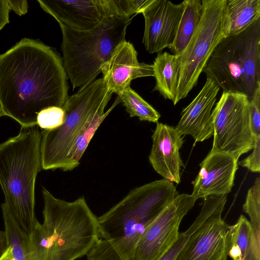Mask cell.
Returning a JSON list of instances; mask_svg holds the SVG:
<instances>
[{
  "label": "cell",
  "mask_w": 260,
  "mask_h": 260,
  "mask_svg": "<svg viewBox=\"0 0 260 260\" xmlns=\"http://www.w3.org/2000/svg\"><path fill=\"white\" fill-rule=\"evenodd\" d=\"M62 57L38 40L23 38L0 54V108L21 127L37 125V115L62 108L69 85Z\"/></svg>",
  "instance_id": "cell-1"
},
{
  "label": "cell",
  "mask_w": 260,
  "mask_h": 260,
  "mask_svg": "<svg viewBox=\"0 0 260 260\" xmlns=\"http://www.w3.org/2000/svg\"><path fill=\"white\" fill-rule=\"evenodd\" d=\"M178 194L173 183L164 179L131 190L98 217V239L87 260H132L147 229Z\"/></svg>",
  "instance_id": "cell-2"
},
{
  "label": "cell",
  "mask_w": 260,
  "mask_h": 260,
  "mask_svg": "<svg viewBox=\"0 0 260 260\" xmlns=\"http://www.w3.org/2000/svg\"><path fill=\"white\" fill-rule=\"evenodd\" d=\"M43 222L29 235V260H76L86 255L98 239V217L81 197L72 202L44 187Z\"/></svg>",
  "instance_id": "cell-3"
},
{
  "label": "cell",
  "mask_w": 260,
  "mask_h": 260,
  "mask_svg": "<svg viewBox=\"0 0 260 260\" xmlns=\"http://www.w3.org/2000/svg\"><path fill=\"white\" fill-rule=\"evenodd\" d=\"M37 125L21 127L18 135L0 144L3 204L28 235L39 222L35 212V189L37 176L42 169V132Z\"/></svg>",
  "instance_id": "cell-4"
},
{
  "label": "cell",
  "mask_w": 260,
  "mask_h": 260,
  "mask_svg": "<svg viewBox=\"0 0 260 260\" xmlns=\"http://www.w3.org/2000/svg\"><path fill=\"white\" fill-rule=\"evenodd\" d=\"M133 17H105L93 28L79 30L59 23L62 33V61L73 89L94 81L104 63L122 42Z\"/></svg>",
  "instance_id": "cell-5"
},
{
  "label": "cell",
  "mask_w": 260,
  "mask_h": 260,
  "mask_svg": "<svg viewBox=\"0 0 260 260\" xmlns=\"http://www.w3.org/2000/svg\"><path fill=\"white\" fill-rule=\"evenodd\" d=\"M203 72L223 91L242 93L250 100L260 87V19L223 39Z\"/></svg>",
  "instance_id": "cell-6"
},
{
  "label": "cell",
  "mask_w": 260,
  "mask_h": 260,
  "mask_svg": "<svg viewBox=\"0 0 260 260\" xmlns=\"http://www.w3.org/2000/svg\"><path fill=\"white\" fill-rule=\"evenodd\" d=\"M103 78L80 88L62 107L63 124L50 131H43L41 143L42 169L63 171L68 153L76 138L93 117L103 111L111 99Z\"/></svg>",
  "instance_id": "cell-7"
},
{
  "label": "cell",
  "mask_w": 260,
  "mask_h": 260,
  "mask_svg": "<svg viewBox=\"0 0 260 260\" xmlns=\"http://www.w3.org/2000/svg\"><path fill=\"white\" fill-rule=\"evenodd\" d=\"M203 13L193 35L178 57L179 77L174 105L185 98L198 83L211 55L220 42L228 37L226 0H202Z\"/></svg>",
  "instance_id": "cell-8"
},
{
  "label": "cell",
  "mask_w": 260,
  "mask_h": 260,
  "mask_svg": "<svg viewBox=\"0 0 260 260\" xmlns=\"http://www.w3.org/2000/svg\"><path fill=\"white\" fill-rule=\"evenodd\" d=\"M248 96L223 91L212 110L213 142L211 151L230 153L237 158L252 150L254 138L249 121Z\"/></svg>",
  "instance_id": "cell-9"
},
{
  "label": "cell",
  "mask_w": 260,
  "mask_h": 260,
  "mask_svg": "<svg viewBox=\"0 0 260 260\" xmlns=\"http://www.w3.org/2000/svg\"><path fill=\"white\" fill-rule=\"evenodd\" d=\"M197 199L191 194H178L160 212L140 240L132 260H159L177 240L183 217Z\"/></svg>",
  "instance_id": "cell-10"
},
{
  "label": "cell",
  "mask_w": 260,
  "mask_h": 260,
  "mask_svg": "<svg viewBox=\"0 0 260 260\" xmlns=\"http://www.w3.org/2000/svg\"><path fill=\"white\" fill-rule=\"evenodd\" d=\"M224 206L189 238L175 260H227L232 226L222 218Z\"/></svg>",
  "instance_id": "cell-11"
},
{
  "label": "cell",
  "mask_w": 260,
  "mask_h": 260,
  "mask_svg": "<svg viewBox=\"0 0 260 260\" xmlns=\"http://www.w3.org/2000/svg\"><path fill=\"white\" fill-rule=\"evenodd\" d=\"M183 11V2L153 0L142 12L145 21L143 43L150 53H161L175 38Z\"/></svg>",
  "instance_id": "cell-12"
},
{
  "label": "cell",
  "mask_w": 260,
  "mask_h": 260,
  "mask_svg": "<svg viewBox=\"0 0 260 260\" xmlns=\"http://www.w3.org/2000/svg\"><path fill=\"white\" fill-rule=\"evenodd\" d=\"M238 158L223 152L210 151L200 164V170L192 182V194L198 200L230 193L238 169Z\"/></svg>",
  "instance_id": "cell-13"
},
{
  "label": "cell",
  "mask_w": 260,
  "mask_h": 260,
  "mask_svg": "<svg viewBox=\"0 0 260 260\" xmlns=\"http://www.w3.org/2000/svg\"><path fill=\"white\" fill-rule=\"evenodd\" d=\"M40 7L71 28L89 30L109 15L106 0H38Z\"/></svg>",
  "instance_id": "cell-14"
},
{
  "label": "cell",
  "mask_w": 260,
  "mask_h": 260,
  "mask_svg": "<svg viewBox=\"0 0 260 260\" xmlns=\"http://www.w3.org/2000/svg\"><path fill=\"white\" fill-rule=\"evenodd\" d=\"M101 72L109 91L117 95L130 86L133 80L154 76L152 64L139 62L135 47L126 40L115 49Z\"/></svg>",
  "instance_id": "cell-15"
},
{
  "label": "cell",
  "mask_w": 260,
  "mask_h": 260,
  "mask_svg": "<svg viewBox=\"0 0 260 260\" xmlns=\"http://www.w3.org/2000/svg\"><path fill=\"white\" fill-rule=\"evenodd\" d=\"M220 89L215 82L207 78L200 92L181 113V118L175 128L182 136H191L195 144L213 135L211 114Z\"/></svg>",
  "instance_id": "cell-16"
},
{
  "label": "cell",
  "mask_w": 260,
  "mask_h": 260,
  "mask_svg": "<svg viewBox=\"0 0 260 260\" xmlns=\"http://www.w3.org/2000/svg\"><path fill=\"white\" fill-rule=\"evenodd\" d=\"M152 139L150 164L164 179L179 184L181 167H184L179 152L183 137L175 127L157 122Z\"/></svg>",
  "instance_id": "cell-17"
},
{
  "label": "cell",
  "mask_w": 260,
  "mask_h": 260,
  "mask_svg": "<svg viewBox=\"0 0 260 260\" xmlns=\"http://www.w3.org/2000/svg\"><path fill=\"white\" fill-rule=\"evenodd\" d=\"M229 255L233 260H260V236L243 215L232 225Z\"/></svg>",
  "instance_id": "cell-18"
},
{
  "label": "cell",
  "mask_w": 260,
  "mask_h": 260,
  "mask_svg": "<svg viewBox=\"0 0 260 260\" xmlns=\"http://www.w3.org/2000/svg\"><path fill=\"white\" fill-rule=\"evenodd\" d=\"M152 66L156 81L153 90L158 91L165 99L173 103L179 77L178 57L167 52L159 53Z\"/></svg>",
  "instance_id": "cell-19"
},
{
  "label": "cell",
  "mask_w": 260,
  "mask_h": 260,
  "mask_svg": "<svg viewBox=\"0 0 260 260\" xmlns=\"http://www.w3.org/2000/svg\"><path fill=\"white\" fill-rule=\"evenodd\" d=\"M183 11L177 32L172 45L168 48L176 56L182 54L200 22L202 13V0L183 1Z\"/></svg>",
  "instance_id": "cell-20"
},
{
  "label": "cell",
  "mask_w": 260,
  "mask_h": 260,
  "mask_svg": "<svg viewBox=\"0 0 260 260\" xmlns=\"http://www.w3.org/2000/svg\"><path fill=\"white\" fill-rule=\"evenodd\" d=\"M229 36L238 34L260 19V0H226Z\"/></svg>",
  "instance_id": "cell-21"
},
{
  "label": "cell",
  "mask_w": 260,
  "mask_h": 260,
  "mask_svg": "<svg viewBox=\"0 0 260 260\" xmlns=\"http://www.w3.org/2000/svg\"><path fill=\"white\" fill-rule=\"evenodd\" d=\"M120 103L119 96L116 98L112 106L104 112L98 113L88 122L78 135L70 149L66 159L63 171H72L80 164V160L97 129L112 110Z\"/></svg>",
  "instance_id": "cell-22"
},
{
  "label": "cell",
  "mask_w": 260,
  "mask_h": 260,
  "mask_svg": "<svg viewBox=\"0 0 260 260\" xmlns=\"http://www.w3.org/2000/svg\"><path fill=\"white\" fill-rule=\"evenodd\" d=\"M223 203V199L220 196H211L204 198V203L199 215L185 231L179 233L176 242L159 260H175L190 237L212 216Z\"/></svg>",
  "instance_id": "cell-23"
},
{
  "label": "cell",
  "mask_w": 260,
  "mask_h": 260,
  "mask_svg": "<svg viewBox=\"0 0 260 260\" xmlns=\"http://www.w3.org/2000/svg\"><path fill=\"white\" fill-rule=\"evenodd\" d=\"M1 208L5 231L13 260H29V235L22 230L3 204Z\"/></svg>",
  "instance_id": "cell-24"
},
{
  "label": "cell",
  "mask_w": 260,
  "mask_h": 260,
  "mask_svg": "<svg viewBox=\"0 0 260 260\" xmlns=\"http://www.w3.org/2000/svg\"><path fill=\"white\" fill-rule=\"evenodd\" d=\"M118 96L130 117H137L141 121L157 122L160 114L130 86Z\"/></svg>",
  "instance_id": "cell-25"
},
{
  "label": "cell",
  "mask_w": 260,
  "mask_h": 260,
  "mask_svg": "<svg viewBox=\"0 0 260 260\" xmlns=\"http://www.w3.org/2000/svg\"><path fill=\"white\" fill-rule=\"evenodd\" d=\"M153 0H106L110 16L130 18L142 13Z\"/></svg>",
  "instance_id": "cell-26"
},
{
  "label": "cell",
  "mask_w": 260,
  "mask_h": 260,
  "mask_svg": "<svg viewBox=\"0 0 260 260\" xmlns=\"http://www.w3.org/2000/svg\"><path fill=\"white\" fill-rule=\"evenodd\" d=\"M243 211L248 214L255 233L260 236V178L257 177L248 190Z\"/></svg>",
  "instance_id": "cell-27"
},
{
  "label": "cell",
  "mask_w": 260,
  "mask_h": 260,
  "mask_svg": "<svg viewBox=\"0 0 260 260\" xmlns=\"http://www.w3.org/2000/svg\"><path fill=\"white\" fill-rule=\"evenodd\" d=\"M65 112L62 108L50 107L41 111L37 115V125L43 131H50L61 126Z\"/></svg>",
  "instance_id": "cell-28"
},
{
  "label": "cell",
  "mask_w": 260,
  "mask_h": 260,
  "mask_svg": "<svg viewBox=\"0 0 260 260\" xmlns=\"http://www.w3.org/2000/svg\"><path fill=\"white\" fill-rule=\"evenodd\" d=\"M251 131L254 138L260 137V87L255 90L249 102Z\"/></svg>",
  "instance_id": "cell-29"
},
{
  "label": "cell",
  "mask_w": 260,
  "mask_h": 260,
  "mask_svg": "<svg viewBox=\"0 0 260 260\" xmlns=\"http://www.w3.org/2000/svg\"><path fill=\"white\" fill-rule=\"evenodd\" d=\"M252 153L239 162V165L254 173L260 172V137L254 138Z\"/></svg>",
  "instance_id": "cell-30"
},
{
  "label": "cell",
  "mask_w": 260,
  "mask_h": 260,
  "mask_svg": "<svg viewBox=\"0 0 260 260\" xmlns=\"http://www.w3.org/2000/svg\"><path fill=\"white\" fill-rule=\"evenodd\" d=\"M7 3L10 10L19 16L27 12L28 5L26 0H7Z\"/></svg>",
  "instance_id": "cell-31"
},
{
  "label": "cell",
  "mask_w": 260,
  "mask_h": 260,
  "mask_svg": "<svg viewBox=\"0 0 260 260\" xmlns=\"http://www.w3.org/2000/svg\"><path fill=\"white\" fill-rule=\"evenodd\" d=\"M7 0H0V30L9 22V12Z\"/></svg>",
  "instance_id": "cell-32"
},
{
  "label": "cell",
  "mask_w": 260,
  "mask_h": 260,
  "mask_svg": "<svg viewBox=\"0 0 260 260\" xmlns=\"http://www.w3.org/2000/svg\"><path fill=\"white\" fill-rule=\"evenodd\" d=\"M9 248L10 246L6 232L0 230V259Z\"/></svg>",
  "instance_id": "cell-33"
},
{
  "label": "cell",
  "mask_w": 260,
  "mask_h": 260,
  "mask_svg": "<svg viewBox=\"0 0 260 260\" xmlns=\"http://www.w3.org/2000/svg\"><path fill=\"white\" fill-rule=\"evenodd\" d=\"M0 260H13L10 248H9V249L5 253L3 256L0 259Z\"/></svg>",
  "instance_id": "cell-34"
},
{
  "label": "cell",
  "mask_w": 260,
  "mask_h": 260,
  "mask_svg": "<svg viewBox=\"0 0 260 260\" xmlns=\"http://www.w3.org/2000/svg\"><path fill=\"white\" fill-rule=\"evenodd\" d=\"M3 116H4V115L3 112H2V110H1V109L0 108V117Z\"/></svg>",
  "instance_id": "cell-35"
}]
</instances>
